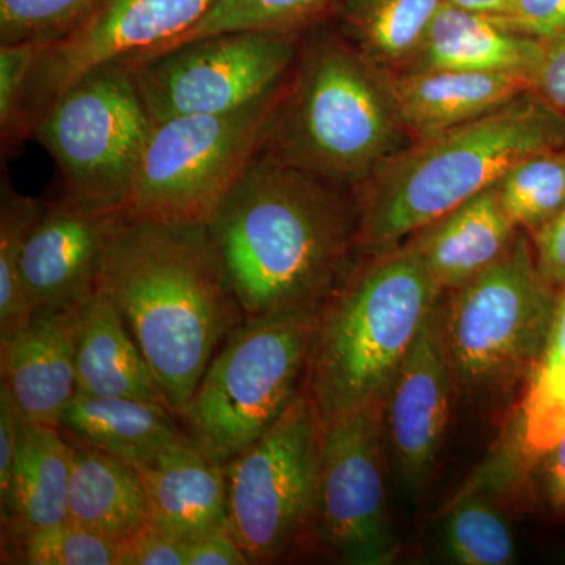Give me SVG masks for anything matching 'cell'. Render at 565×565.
<instances>
[{
  "instance_id": "6da1fadb",
  "label": "cell",
  "mask_w": 565,
  "mask_h": 565,
  "mask_svg": "<svg viewBox=\"0 0 565 565\" xmlns=\"http://www.w3.org/2000/svg\"><path fill=\"white\" fill-rule=\"evenodd\" d=\"M359 191L262 150L206 222L245 321L318 315L359 255Z\"/></svg>"
},
{
  "instance_id": "7a4b0ae2",
  "label": "cell",
  "mask_w": 565,
  "mask_h": 565,
  "mask_svg": "<svg viewBox=\"0 0 565 565\" xmlns=\"http://www.w3.org/2000/svg\"><path fill=\"white\" fill-rule=\"evenodd\" d=\"M98 288L117 307L181 422L215 353L245 322L206 225L122 214Z\"/></svg>"
},
{
  "instance_id": "3957f363",
  "label": "cell",
  "mask_w": 565,
  "mask_h": 565,
  "mask_svg": "<svg viewBox=\"0 0 565 565\" xmlns=\"http://www.w3.org/2000/svg\"><path fill=\"white\" fill-rule=\"evenodd\" d=\"M405 139L384 74L332 22L303 31L259 148L360 191L405 150Z\"/></svg>"
},
{
  "instance_id": "277c9868",
  "label": "cell",
  "mask_w": 565,
  "mask_h": 565,
  "mask_svg": "<svg viewBox=\"0 0 565 565\" xmlns=\"http://www.w3.org/2000/svg\"><path fill=\"white\" fill-rule=\"evenodd\" d=\"M556 150H565V117L534 90L416 141L359 191L360 255L392 250L492 188L516 163Z\"/></svg>"
},
{
  "instance_id": "5b68a950",
  "label": "cell",
  "mask_w": 565,
  "mask_h": 565,
  "mask_svg": "<svg viewBox=\"0 0 565 565\" xmlns=\"http://www.w3.org/2000/svg\"><path fill=\"white\" fill-rule=\"evenodd\" d=\"M366 256L316 315L305 392L321 424L385 399L445 292L411 244Z\"/></svg>"
},
{
  "instance_id": "8992f818",
  "label": "cell",
  "mask_w": 565,
  "mask_h": 565,
  "mask_svg": "<svg viewBox=\"0 0 565 565\" xmlns=\"http://www.w3.org/2000/svg\"><path fill=\"white\" fill-rule=\"evenodd\" d=\"M316 315L245 321L215 353L181 418L204 455L226 463L280 422L302 393Z\"/></svg>"
},
{
  "instance_id": "52a82bcc",
  "label": "cell",
  "mask_w": 565,
  "mask_h": 565,
  "mask_svg": "<svg viewBox=\"0 0 565 565\" xmlns=\"http://www.w3.org/2000/svg\"><path fill=\"white\" fill-rule=\"evenodd\" d=\"M559 292L539 273L530 234L445 302L456 388L494 392L535 367L552 332Z\"/></svg>"
},
{
  "instance_id": "ba28073f",
  "label": "cell",
  "mask_w": 565,
  "mask_h": 565,
  "mask_svg": "<svg viewBox=\"0 0 565 565\" xmlns=\"http://www.w3.org/2000/svg\"><path fill=\"white\" fill-rule=\"evenodd\" d=\"M152 125L131 70L110 62L57 96L33 125L32 140L54 159L63 195L122 211Z\"/></svg>"
},
{
  "instance_id": "9c48e42d",
  "label": "cell",
  "mask_w": 565,
  "mask_h": 565,
  "mask_svg": "<svg viewBox=\"0 0 565 565\" xmlns=\"http://www.w3.org/2000/svg\"><path fill=\"white\" fill-rule=\"evenodd\" d=\"M280 87L226 114L154 122L122 214L206 225L262 147Z\"/></svg>"
},
{
  "instance_id": "30bf717a",
  "label": "cell",
  "mask_w": 565,
  "mask_h": 565,
  "mask_svg": "<svg viewBox=\"0 0 565 565\" xmlns=\"http://www.w3.org/2000/svg\"><path fill=\"white\" fill-rule=\"evenodd\" d=\"M322 424L302 393L280 422L225 465L228 527L250 564H274L315 537Z\"/></svg>"
},
{
  "instance_id": "8fae6325",
  "label": "cell",
  "mask_w": 565,
  "mask_h": 565,
  "mask_svg": "<svg viewBox=\"0 0 565 565\" xmlns=\"http://www.w3.org/2000/svg\"><path fill=\"white\" fill-rule=\"evenodd\" d=\"M300 33H212L121 61L154 122L226 114L266 98L291 68Z\"/></svg>"
},
{
  "instance_id": "7c38bea8",
  "label": "cell",
  "mask_w": 565,
  "mask_h": 565,
  "mask_svg": "<svg viewBox=\"0 0 565 565\" xmlns=\"http://www.w3.org/2000/svg\"><path fill=\"white\" fill-rule=\"evenodd\" d=\"M384 401L322 423L315 541L330 559L386 565L399 542L386 511Z\"/></svg>"
},
{
  "instance_id": "4fadbf2b",
  "label": "cell",
  "mask_w": 565,
  "mask_h": 565,
  "mask_svg": "<svg viewBox=\"0 0 565 565\" xmlns=\"http://www.w3.org/2000/svg\"><path fill=\"white\" fill-rule=\"evenodd\" d=\"M217 0H106L70 36L44 47L25 96L29 140L41 114L74 81L104 63L147 54L203 20Z\"/></svg>"
},
{
  "instance_id": "5bb4252c",
  "label": "cell",
  "mask_w": 565,
  "mask_h": 565,
  "mask_svg": "<svg viewBox=\"0 0 565 565\" xmlns=\"http://www.w3.org/2000/svg\"><path fill=\"white\" fill-rule=\"evenodd\" d=\"M456 381L445 337L444 296L394 375L384 399V430L394 468L408 493L429 484L444 448Z\"/></svg>"
},
{
  "instance_id": "9a60e30c",
  "label": "cell",
  "mask_w": 565,
  "mask_h": 565,
  "mask_svg": "<svg viewBox=\"0 0 565 565\" xmlns=\"http://www.w3.org/2000/svg\"><path fill=\"white\" fill-rule=\"evenodd\" d=\"M121 210L68 196L43 200L22 250L21 273L33 313L84 303L98 291L104 258Z\"/></svg>"
},
{
  "instance_id": "2e32d148",
  "label": "cell",
  "mask_w": 565,
  "mask_h": 565,
  "mask_svg": "<svg viewBox=\"0 0 565 565\" xmlns=\"http://www.w3.org/2000/svg\"><path fill=\"white\" fill-rule=\"evenodd\" d=\"M81 305L35 311L21 332L0 343L2 384L29 423L61 427L77 392Z\"/></svg>"
},
{
  "instance_id": "e0dca14e",
  "label": "cell",
  "mask_w": 565,
  "mask_h": 565,
  "mask_svg": "<svg viewBox=\"0 0 565 565\" xmlns=\"http://www.w3.org/2000/svg\"><path fill=\"white\" fill-rule=\"evenodd\" d=\"M384 77L394 109L415 143L467 125L533 90L530 77L511 73L427 70Z\"/></svg>"
},
{
  "instance_id": "ac0fdd59",
  "label": "cell",
  "mask_w": 565,
  "mask_h": 565,
  "mask_svg": "<svg viewBox=\"0 0 565 565\" xmlns=\"http://www.w3.org/2000/svg\"><path fill=\"white\" fill-rule=\"evenodd\" d=\"M147 493L150 523L188 545L228 525L225 465L192 441L136 465Z\"/></svg>"
},
{
  "instance_id": "d6986e66",
  "label": "cell",
  "mask_w": 565,
  "mask_h": 565,
  "mask_svg": "<svg viewBox=\"0 0 565 565\" xmlns=\"http://www.w3.org/2000/svg\"><path fill=\"white\" fill-rule=\"evenodd\" d=\"M542 54L544 41L515 31L501 18L457 9L445 2L414 58L403 71L511 73L533 81Z\"/></svg>"
},
{
  "instance_id": "ffe728a7",
  "label": "cell",
  "mask_w": 565,
  "mask_h": 565,
  "mask_svg": "<svg viewBox=\"0 0 565 565\" xmlns=\"http://www.w3.org/2000/svg\"><path fill=\"white\" fill-rule=\"evenodd\" d=\"M519 232L492 185L424 226L407 244L418 253L435 282L451 292L497 263Z\"/></svg>"
},
{
  "instance_id": "44dd1931",
  "label": "cell",
  "mask_w": 565,
  "mask_h": 565,
  "mask_svg": "<svg viewBox=\"0 0 565 565\" xmlns=\"http://www.w3.org/2000/svg\"><path fill=\"white\" fill-rule=\"evenodd\" d=\"M76 379L77 392L129 397L172 411L161 382L117 307L99 288L81 305Z\"/></svg>"
},
{
  "instance_id": "7402d4cb",
  "label": "cell",
  "mask_w": 565,
  "mask_h": 565,
  "mask_svg": "<svg viewBox=\"0 0 565 565\" xmlns=\"http://www.w3.org/2000/svg\"><path fill=\"white\" fill-rule=\"evenodd\" d=\"M61 429L134 467L191 441L180 418L162 405L81 392L66 407Z\"/></svg>"
},
{
  "instance_id": "603a6c76",
  "label": "cell",
  "mask_w": 565,
  "mask_h": 565,
  "mask_svg": "<svg viewBox=\"0 0 565 565\" xmlns=\"http://www.w3.org/2000/svg\"><path fill=\"white\" fill-rule=\"evenodd\" d=\"M66 438L71 445L68 520L117 544L148 525L147 493L137 468Z\"/></svg>"
},
{
  "instance_id": "cb8c5ba5",
  "label": "cell",
  "mask_w": 565,
  "mask_h": 565,
  "mask_svg": "<svg viewBox=\"0 0 565 565\" xmlns=\"http://www.w3.org/2000/svg\"><path fill=\"white\" fill-rule=\"evenodd\" d=\"M71 445L61 427L29 423L9 501L0 508L2 542L68 520Z\"/></svg>"
},
{
  "instance_id": "d4e9b609",
  "label": "cell",
  "mask_w": 565,
  "mask_h": 565,
  "mask_svg": "<svg viewBox=\"0 0 565 565\" xmlns=\"http://www.w3.org/2000/svg\"><path fill=\"white\" fill-rule=\"evenodd\" d=\"M445 0H337V31L382 74L411 63Z\"/></svg>"
},
{
  "instance_id": "484cf974",
  "label": "cell",
  "mask_w": 565,
  "mask_h": 565,
  "mask_svg": "<svg viewBox=\"0 0 565 565\" xmlns=\"http://www.w3.org/2000/svg\"><path fill=\"white\" fill-rule=\"evenodd\" d=\"M559 294L552 332L520 414L519 444L527 460L542 459L565 433V289Z\"/></svg>"
},
{
  "instance_id": "4316f807",
  "label": "cell",
  "mask_w": 565,
  "mask_h": 565,
  "mask_svg": "<svg viewBox=\"0 0 565 565\" xmlns=\"http://www.w3.org/2000/svg\"><path fill=\"white\" fill-rule=\"evenodd\" d=\"M43 200L22 195L2 178L0 185V343L31 322L33 310L22 281L21 259L25 237Z\"/></svg>"
},
{
  "instance_id": "83f0119b",
  "label": "cell",
  "mask_w": 565,
  "mask_h": 565,
  "mask_svg": "<svg viewBox=\"0 0 565 565\" xmlns=\"http://www.w3.org/2000/svg\"><path fill=\"white\" fill-rule=\"evenodd\" d=\"M334 3L337 0H217L199 24L182 33L177 40L147 54L169 50L174 44L212 35V33L239 31L300 33L316 22L322 21L323 14H329Z\"/></svg>"
},
{
  "instance_id": "f1b7e54d",
  "label": "cell",
  "mask_w": 565,
  "mask_h": 565,
  "mask_svg": "<svg viewBox=\"0 0 565 565\" xmlns=\"http://www.w3.org/2000/svg\"><path fill=\"white\" fill-rule=\"evenodd\" d=\"M494 191L516 228L535 232L565 206V150L541 152L516 163Z\"/></svg>"
},
{
  "instance_id": "f546056e",
  "label": "cell",
  "mask_w": 565,
  "mask_h": 565,
  "mask_svg": "<svg viewBox=\"0 0 565 565\" xmlns=\"http://www.w3.org/2000/svg\"><path fill=\"white\" fill-rule=\"evenodd\" d=\"M449 556L463 565H504L515 557L514 535L504 516L473 492L456 500L445 522Z\"/></svg>"
},
{
  "instance_id": "4dcf8cb0",
  "label": "cell",
  "mask_w": 565,
  "mask_h": 565,
  "mask_svg": "<svg viewBox=\"0 0 565 565\" xmlns=\"http://www.w3.org/2000/svg\"><path fill=\"white\" fill-rule=\"evenodd\" d=\"M2 564L117 565V542L66 520L2 542Z\"/></svg>"
},
{
  "instance_id": "1f68e13d",
  "label": "cell",
  "mask_w": 565,
  "mask_h": 565,
  "mask_svg": "<svg viewBox=\"0 0 565 565\" xmlns=\"http://www.w3.org/2000/svg\"><path fill=\"white\" fill-rule=\"evenodd\" d=\"M106 0H0V44L51 46L79 31Z\"/></svg>"
},
{
  "instance_id": "d6a6232c",
  "label": "cell",
  "mask_w": 565,
  "mask_h": 565,
  "mask_svg": "<svg viewBox=\"0 0 565 565\" xmlns=\"http://www.w3.org/2000/svg\"><path fill=\"white\" fill-rule=\"evenodd\" d=\"M46 44H0V141L2 156L20 150L29 140L24 106L36 62Z\"/></svg>"
},
{
  "instance_id": "836d02e7",
  "label": "cell",
  "mask_w": 565,
  "mask_h": 565,
  "mask_svg": "<svg viewBox=\"0 0 565 565\" xmlns=\"http://www.w3.org/2000/svg\"><path fill=\"white\" fill-rule=\"evenodd\" d=\"M185 548L188 545L148 523L118 542L117 565H185Z\"/></svg>"
},
{
  "instance_id": "e575fe53",
  "label": "cell",
  "mask_w": 565,
  "mask_h": 565,
  "mask_svg": "<svg viewBox=\"0 0 565 565\" xmlns=\"http://www.w3.org/2000/svg\"><path fill=\"white\" fill-rule=\"evenodd\" d=\"M25 418L9 386L0 384V508L7 504L24 435Z\"/></svg>"
},
{
  "instance_id": "d590c367",
  "label": "cell",
  "mask_w": 565,
  "mask_h": 565,
  "mask_svg": "<svg viewBox=\"0 0 565 565\" xmlns=\"http://www.w3.org/2000/svg\"><path fill=\"white\" fill-rule=\"evenodd\" d=\"M509 25L534 39L552 41L565 36V0H512Z\"/></svg>"
},
{
  "instance_id": "8d00e7d4",
  "label": "cell",
  "mask_w": 565,
  "mask_h": 565,
  "mask_svg": "<svg viewBox=\"0 0 565 565\" xmlns=\"http://www.w3.org/2000/svg\"><path fill=\"white\" fill-rule=\"evenodd\" d=\"M539 273L557 292L565 289V206L531 237Z\"/></svg>"
},
{
  "instance_id": "74e56055",
  "label": "cell",
  "mask_w": 565,
  "mask_h": 565,
  "mask_svg": "<svg viewBox=\"0 0 565 565\" xmlns=\"http://www.w3.org/2000/svg\"><path fill=\"white\" fill-rule=\"evenodd\" d=\"M250 559L228 525L189 542L185 565H248Z\"/></svg>"
},
{
  "instance_id": "f35d334b",
  "label": "cell",
  "mask_w": 565,
  "mask_h": 565,
  "mask_svg": "<svg viewBox=\"0 0 565 565\" xmlns=\"http://www.w3.org/2000/svg\"><path fill=\"white\" fill-rule=\"evenodd\" d=\"M533 90L565 117V36L544 41V54L533 76Z\"/></svg>"
},
{
  "instance_id": "ab89813d",
  "label": "cell",
  "mask_w": 565,
  "mask_h": 565,
  "mask_svg": "<svg viewBox=\"0 0 565 565\" xmlns=\"http://www.w3.org/2000/svg\"><path fill=\"white\" fill-rule=\"evenodd\" d=\"M542 459L545 460V490L550 503L565 508V433Z\"/></svg>"
},
{
  "instance_id": "60d3db41",
  "label": "cell",
  "mask_w": 565,
  "mask_h": 565,
  "mask_svg": "<svg viewBox=\"0 0 565 565\" xmlns=\"http://www.w3.org/2000/svg\"><path fill=\"white\" fill-rule=\"evenodd\" d=\"M446 3L457 9L475 11V13L487 14V17L508 20L512 10V0H445Z\"/></svg>"
}]
</instances>
